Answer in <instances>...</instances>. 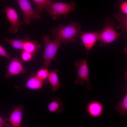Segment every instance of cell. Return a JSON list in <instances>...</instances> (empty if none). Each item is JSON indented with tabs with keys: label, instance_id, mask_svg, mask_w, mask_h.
<instances>
[{
	"label": "cell",
	"instance_id": "cell-1",
	"mask_svg": "<svg viewBox=\"0 0 127 127\" xmlns=\"http://www.w3.org/2000/svg\"><path fill=\"white\" fill-rule=\"evenodd\" d=\"M81 28L79 23L72 22L66 25L60 24L50 31L53 39L66 44L76 42V38L81 32Z\"/></svg>",
	"mask_w": 127,
	"mask_h": 127
},
{
	"label": "cell",
	"instance_id": "cell-2",
	"mask_svg": "<svg viewBox=\"0 0 127 127\" xmlns=\"http://www.w3.org/2000/svg\"><path fill=\"white\" fill-rule=\"evenodd\" d=\"M43 38L45 44L43 54L44 67L48 68L52 61L57 60L55 56L62 43L59 40L50 39L48 35H43Z\"/></svg>",
	"mask_w": 127,
	"mask_h": 127
},
{
	"label": "cell",
	"instance_id": "cell-3",
	"mask_svg": "<svg viewBox=\"0 0 127 127\" xmlns=\"http://www.w3.org/2000/svg\"><path fill=\"white\" fill-rule=\"evenodd\" d=\"M76 7V3L73 1L68 3L52 2L46 10L54 20L59 19L62 15H64L66 19L70 12L75 10Z\"/></svg>",
	"mask_w": 127,
	"mask_h": 127
},
{
	"label": "cell",
	"instance_id": "cell-4",
	"mask_svg": "<svg viewBox=\"0 0 127 127\" xmlns=\"http://www.w3.org/2000/svg\"><path fill=\"white\" fill-rule=\"evenodd\" d=\"M74 66L76 68L77 74L76 78L74 82L76 85H84L87 83L86 88L91 90L92 86L89 79V68L87 59H83L81 60L75 62Z\"/></svg>",
	"mask_w": 127,
	"mask_h": 127
},
{
	"label": "cell",
	"instance_id": "cell-5",
	"mask_svg": "<svg viewBox=\"0 0 127 127\" xmlns=\"http://www.w3.org/2000/svg\"><path fill=\"white\" fill-rule=\"evenodd\" d=\"M109 19L107 20L104 28L99 33V40L101 47L110 44L120 36L121 33L117 32L113 27L114 23Z\"/></svg>",
	"mask_w": 127,
	"mask_h": 127
},
{
	"label": "cell",
	"instance_id": "cell-6",
	"mask_svg": "<svg viewBox=\"0 0 127 127\" xmlns=\"http://www.w3.org/2000/svg\"><path fill=\"white\" fill-rule=\"evenodd\" d=\"M23 15V24H30L31 20L33 19H39L41 18L40 15L35 12L29 0H16Z\"/></svg>",
	"mask_w": 127,
	"mask_h": 127
},
{
	"label": "cell",
	"instance_id": "cell-7",
	"mask_svg": "<svg viewBox=\"0 0 127 127\" xmlns=\"http://www.w3.org/2000/svg\"><path fill=\"white\" fill-rule=\"evenodd\" d=\"M3 11L5 13L7 18L11 24V27L8 29L11 33H16L20 26L23 24L22 21H19L18 14L14 8L6 7Z\"/></svg>",
	"mask_w": 127,
	"mask_h": 127
},
{
	"label": "cell",
	"instance_id": "cell-8",
	"mask_svg": "<svg viewBox=\"0 0 127 127\" xmlns=\"http://www.w3.org/2000/svg\"><path fill=\"white\" fill-rule=\"evenodd\" d=\"M79 35L86 51L87 55L89 51L99 40V31L84 32H81Z\"/></svg>",
	"mask_w": 127,
	"mask_h": 127
},
{
	"label": "cell",
	"instance_id": "cell-9",
	"mask_svg": "<svg viewBox=\"0 0 127 127\" xmlns=\"http://www.w3.org/2000/svg\"><path fill=\"white\" fill-rule=\"evenodd\" d=\"M7 67L8 71L4 76L6 79L20 74H24L26 72L22 62L16 57L13 58Z\"/></svg>",
	"mask_w": 127,
	"mask_h": 127
},
{
	"label": "cell",
	"instance_id": "cell-10",
	"mask_svg": "<svg viewBox=\"0 0 127 127\" xmlns=\"http://www.w3.org/2000/svg\"><path fill=\"white\" fill-rule=\"evenodd\" d=\"M103 106L100 102L96 100L90 102L87 106V110L88 115L94 118L100 117L103 114Z\"/></svg>",
	"mask_w": 127,
	"mask_h": 127
},
{
	"label": "cell",
	"instance_id": "cell-11",
	"mask_svg": "<svg viewBox=\"0 0 127 127\" xmlns=\"http://www.w3.org/2000/svg\"><path fill=\"white\" fill-rule=\"evenodd\" d=\"M24 107L20 105L14 109L11 113L8 120L13 127H20V126L22 118L23 111Z\"/></svg>",
	"mask_w": 127,
	"mask_h": 127
},
{
	"label": "cell",
	"instance_id": "cell-12",
	"mask_svg": "<svg viewBox=\"0 0 127 127\" xmlns=\"http://www.w3.org/2000/svg\"><path fill=\"white\" fill-rule=\"evenodd\" d=\"M59 70L57 69L50 70L48 79V81L51 85L52 90L55 91L60 88L61 83L57 73Z\"/></svg>",
	"mask_w": 127,
	"mask_h": 127
},
{
	"label": "cell",
	"instance_id": "cell-13",
	"mask_svg": "<svg viewBox=\"0 0 127 127\" xmlns=\"http://www.w3.org/2000/svg\"><path fill=\"white\" fill-rule=\"evenodd\" d=\"M44 83L36 76L35 73L33 72L24 87L32 90H38L42 87Z\"/></svg>",
	"mask_w": 127,
	"mask_h": 127
},
{
	"label": "cell",
	"instance_id": "cell-14",
	"mask_svg": "<svg viewBox=\"0 0 127 127\" xmlns=\"http://www.w3.org/2000/svg\"><path fill=\"white\" fill-rule=\"evenodd\" d=\"M63 103L60 98L57 97L52 98V101L48 106V109L50 112L61 113L63 110Z\"/></svg>",
	"mask_w": 127,
	"mask_h": 127
},
{
	"label": "cell",
	"instance_id": "cell-15",
	"mask_svg": "<svg viewBox=\"0 0 127 127\" xmlns=\"http://www.w3.org/2000/svg\"><path fill=\"white\" fill-rule=\"evenodd\" d=\"M40 48L41 45L37 41L29 40L24 44L22 50L35 55L38 53Z\"/></svg>",
	"mask_w": 127,
	"mask_h": 127
},
{
	"label": "cell",
	"instance_id": "cell-16",
	"mask_svg": "<svg viewBox=\"0 0 127 127\" xmlns=\"http://www.w3.org/2000/svg\"><path fill=\"white\" fill-rule=\"evenodd\" d=\"M30 39L29 37L27 36L21 39H10L5 38L4 40L16 49L22 50L24 44Z\"/></svg>",
	"mask_w": 127,
	"mask_h": 127
},
{
	"label": "cell",
	"instance_id": "cell-17",
	"mask_svg": "<svg viewBox=\"0 0 127 127\" xmlns=\"http://www.w3.org/2000/svg\"><path fill=\"white\" fill-rule=\"evenodd\" d=\"M114 17L119 23V24L117 28H121L122 32L126 33L127 32V15L119 12L118 14L115 15Z\"/></svg>",
	"mask_w": 127,
	"mask_h": 127
},
{
	"label": "cell",
	"instance_id": "cell-18",
	"mask_svg": "<svg viewBox=\"0 0 127 127\" xmlns=\"http://www.w3.org/2000/svg\"><path fill=\"white\" fill-rule=\"evenodd\" d=\"M36 4V7L34 8V10L39 15H40L42 11L46 9L52 0H32Z\"/></svg>",
	"mask_w": 127,
	"mask_h": 127
},
{
	"label": "cell",
	"instance_id": "cell-19",
	"mask_svg": "<svg viewBox=\"0 0 127 127\" xmlns=\"http://www.w3.org/2000/svg\"><path fill=\"white\" fill-rule=\"evenodd\" d=\"M115 108L117 111L121 115L126 116L127 114V94L126 93L121 102H119Z\"/></svg>",
	"mask_w": 127,
	"mask_h": 127
},
{
	"label": "cell",
	"instance_id": "cell-20",
	"mask_svg": "<svg viewBox=\"0 0 127 127\" xmlns=\"http://www.w3.org/2000/svg\"><path fill=\"white\" fill-rule=\"evenodd\" d=\"M49 72V71L48 68H44L39 70L36 73V75L38 78L44 82L47 83Z\"/></svg>",
	"mask_w": 127,
	"mask_h": 127
},
{
	"label": "cell",
	"instance_id": "cell-21",
	"mask_svg": "<svg viewBox=\"0 0 127 127\" xmlns=\"http://www.w3.org/2000/svg\"><path fill=\"white\" fill-rule=\"evenodd\" d=\"M22 60L27 62L33 60L35 57V55L25 51H23L21 55Z\"/></svg>",
	"mask_w": 127,
	"mask_h": 127
},
{
	"label": "cell",
	"instance_id": "cell-22",
	"mask_svg": "<svg viewBox=\"0 0 127 127\" xmlns=\"http://www.w3.org/2000/svg\"><path fill=\"white\" fill-rule=\"evenodd\" d=\"M119 7L121 12L127 15V1L126 0H120L119 1Z\"/></svg>",
	"mask_w": 127,
	"mask_h": 127
},
{
	"label": "cell",
	"instance_id": "cell-23",
	"mask_svg": "<svg viewBox=\"0 0 127 127\" xmlns=\"http://www.w3.org/2000/svg\"><path fill=\"white\" fill-rule=\"evenodd\" d=\"M0 56L5 57L8 59L11 58L10 55L8 53L3 47L0 45Z\"/></svg>",
	"mask_w": 127,
	"mask_h": 127
},
{
	"label": "cell",
	"instance_id": "cell-24",
	"mask_svg": "<svg viewBox=\"0 0 127 127\" xmlns=\"http://www.w3.org/2000/svg\"><path fill=\"white\" fill-rule=\"evenodd\" d=\"M5 126L7 127H11V124L7 123L5 120L0 116V127Z\"/></svg>",
	"mask_w": 127,
	"mask_h": 127
}]
</instances>
